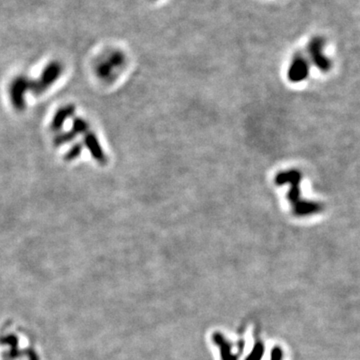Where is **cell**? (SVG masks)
Instances as JSON below:
<instances>
[{"label": "cell", "mask_w": 360, "mask_h": 360, "mask_svg": "<svg viewBox=\"0 0 360 360\" xmlns=\"http://www.w3.org/2000/svg\"><path fill=\"white\" fill-rule=\"evenodd\" d=\"M325 40L322 37H314L308 44V52L314 65L326 72L331 68V61L323 54Z\"/></svg>", "instance_id": "6da1fadb"}, {"label": "cell", "mask_w": 360, "mask_h": 360, "mask_svg": "<svg viewBox=\"0 0 360 360\" xmlns=\"http://www.w3.org/2000/svg\"><path fill=\"white\" fill-rule=\"evenodd\" d=\"M301 180V174H300L297 170H290L287 172H283L277 175L276 177V183L278 185L285 184V183H291V188L288 193V199L292 203V205H296L300 201V189H299V183Z\"/></svg>", "instance_id": "7a4b0ae2"}, {"label": "cell", "mask_w": 360, "mask_h": 360, "mask_svg": "<svg viewBox=\"0 0 360 360\" xmlns=\"http://www.w3.org/2000/svg\"><path fill=\"white\" fill-rule=\"evenodd\" d=\"M309 65L303 55L294 56L288 70V78L292 82H300L308 76Z\"/></svg>", "instance_id": "3957f363"}, {"label": "cell", "mask_w": 360, "mask_h": 360, "mask_svg": "<svg viewBox=\"0 0 360 360\" xmlns=\"http://www.w3.org/2000/svg\"><path fill=\"white\" fill-rule=\"evenodd\" d=\"M294 212L297 215H307V214H313L317 213L322 210V207L320 204L316 202H311V201H302L300 200L296 205L293 206Z\"/></svg>", "instance_id": "277c9868"}]
</instances>
